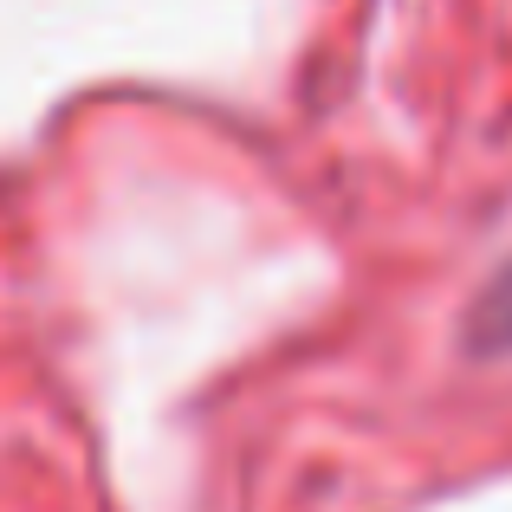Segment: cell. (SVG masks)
Returning <instances> with one entry per match:
<instances>
[{"label": "cell", "instance_id": "cell-1", "mask_svg": "<svg viewBox=\"0 0 512 512\" xmlns=\"http://www.w3.org/2000/svg\"><path fill=\"white\" fill-rule=\"evenodd\" d=\"M461 344L474 350V357H512V260L474 292L467 325H461Z\"/></svg>", "mask_w": 512, "mask_h": 512}]
</instances>
